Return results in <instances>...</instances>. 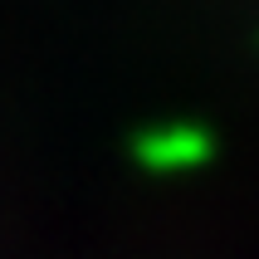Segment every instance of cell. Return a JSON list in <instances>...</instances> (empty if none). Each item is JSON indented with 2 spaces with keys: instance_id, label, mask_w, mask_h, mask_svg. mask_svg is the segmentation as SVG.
Wrapping results in <instances>:
<instances>
[{
  "instance_id": "obj_1",
  "label": "cell",
  "mask_w": 259,
  "mask_h": 259,
  "mask_svg": "<svg viewBox=\"0 0 259 259\" xmlns=\"http://www.w3.org/2000/svg\"><path fill=\"white\" fill-rule=\"evenodd\" d=\"M205 157H210V137L201 127H186V122L152 127L147 137H137V161L152 171H181V166H196Z\"/></svg>"
}]
</instances>
